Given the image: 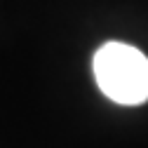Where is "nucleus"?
I'll return each mask as SVG.
<instances>
[{"label":"nucleus","mask_w":148,"mask_h":148,"mask_svg":"<svg viewBox=\"0 0 148 148\" xmlns=\"http://www.w3.org/2000/svg\"><path fill=\"white\" fill-rule=\"evenodd\" d=\"M94 80L103 94L120 106H141L148 101V57L125 42H106L97 49Z\"/></svg>","instance_id":"nucleus-1"}]
</instances>
